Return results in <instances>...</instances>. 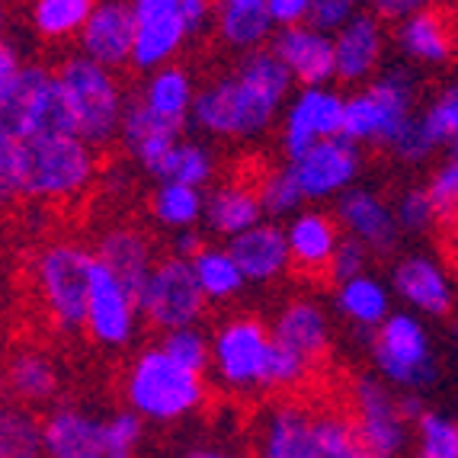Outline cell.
I'll use <instances>...</instances> for the list:
<instances>
[{
	"label": "cell",
	"instance_id": "6da1fadb",
	"mask_svg": "<svg viewBox=\"0 0 458 458\" xmlns=\"http://www.w3.org/2000/svg\"><path fill=\"white\" fill-rule=\"evenodd\" d=\"M292 90V77L269 48L237 55L228 71L196 87L190 125L212 141L253 145L276 129Z\"/></svg>",
	"mask_w": 458,
	"mask_h": 458
},
{
	"label": "cell",
	"instance_id": "7a4b0ae2",
	"mask_svg": "<svg viewBox=\"0 0 458 458\" xmlns=\"http://www.w3.org/2000/svg\"><path fill=\"white\" fill-rule=\"evenodd\" d=\"M119 394L125 411L141 417L145 427H176L206 411L212 385L208 375L180 366L157 344H148L123 366Z\"/></svg>",
	"mask_w": 458,
	"mask_h": 458
},
{
	"label": "cell",
	"instance_id": "3957f363",
	"mask_svg": "<svg viewBox=\"0 0 458 458\" xmlns=\"http://www.w3.org/2000/svg\"><path fill=\"white\" fill-rule=\"evenodd\" d=\"M52 71L68 131L97 148L99 154L109 151L119 138V123L129 103L123 77L87 62L77 52L64 55L62 62L52 64Z\"/></svg>",
	"mask_w": 458,
	"mask_h": 458
},
{
	"label": "cell",
	"instance_id": "277c9868",
	"mask_svg": "<svg viewBox=\"0 0 458 458\" xmlns=\"http://www.w3.org/2000/svg\"><path fill=\"white\" fill-rule=\"evenodd\" d=\"M20 199L42 206L77 202L99 180L97 148L81 141L71 131H42L20 141Z\"/></svg>",
	"mask_w": 458,
	"mask_h": 458
},
{
	"label": "cell",
	"instance_id": "5b68a950",
	"mask_svg": "<svg viewBox=\"0 0 458 458\" xmlns=\"http://www.w3.org/2000/svg\"><path fill=\"white\" fill-rule=\"evenodd\" d=\"M145 433V420L125 407L103 413L77 401H55L42 417L46 458H138Z\"/></svg>",
	"mask_w": 458,
	"mask_h": 458
},
{
	"label": "cell",
	"instance_id": "8992f818",
	"mask_svg": "<svg viewBox=\"0 0 458 458\" xmlns=\"http://www.w3.org/2000/svg\"><path fill=\"white\" fill-rule=\"evenodd\" d=\"M420 106V81L407 64L382 68L362 87L344 97V129L340 135L356 148H385L388 151L404 125Z\"/></svg>",
	"mask_w": 458,
	"mask_h": 458
},
{
	"label": "cell",
	"instance_id": "52a82bcc",
	"mask_svg": "<svg viewBox=\"0 0 458 458\" xmlns=\"http://www.w3.org/2000/svg\"><path fill=\"white\" fill-rule=\"evenodd\" d=\"M90 267L93 250L77 237H55L32 257V289L55 334L74 336L84 330Z\"/></svg>",
	"mask_w": 458,
	"mask_h": 458
},
{
	"label": "cell",
	"instance_id": "ba28073f",
	"mask_svg": "<svg viewBox=\"0 0 458 458\" xmlns=\"http://www.w3.org/2000/svg\"><path fill=\"white\" fill-rule=\"evenodd\" d=\"M269 327L263 318L234 311L208 334V372L215 388L234 401L267 397Z\"/></svg>",
	"mask_w": 458,
	"mask_h": 458
},
{
	"label": "cell",
	"instance_id": "9c48e42d",
	"mask_svg": "<svg viewBox=\"0 0 458 458\" xmlns=\"http://www.w3.org/2000/svg\"><path fill=\"white\" fill-rule=\"evenodd\" d=\"M369 356H372L375 378H382L391 391H413L423 394L439 378L433 334L427 321L411 311H391L378 327L369 334Z\"/></svg>",
	"mask_w": 458,
	"mask_h": 458
},
{
	"label": "cell",
	"instance_id": "30bf717a",
	"mask_svg": "<svg viewBox=\"0 0 458 458\" xmlns=\"http://www.w3.org/2000/svg\"><path fill=\"white\" fill-rule=\"evenodd\" d=\"M141 324H148L157 334L180 327H199L206 321L208 301L199 292L196 279H192L190 260L180 257H157L154 269L148 273L145 285L135 295Z\"/></svg>",
	"mask_w": 458,
	"mask_h": 458
},
{
	"label": "cell",
	"instance_id": "8fae6325",
	"mask_svg": "<svg viewBox=\"0 0 458 458\" xmlns=\"http://www.w3.org/2000/svg\"><path fill=\"white\" fill-rule=\"evenodd\" d=\"M350 420L362 458L411 455V423L397 411V391H391L372 372L356 375L350 382Z\"/></svg>",
	"mask_w": 458,
	"mask_h": 458
},
{
	"label": "cell",
	"instance_id": "7c38bea8",
	"mask_svg": "<svg viewBox=\"0 0 458 458\" xmlns=\"http://www.w3.org/2000/svg\"><path fill=\"white\" fill-rule=\"evenodd\" d=\"M344 97L336 84L295 87L279 113V154L283 161H295L318 141L336 138L344 129Z\"/></svg>",
	"mask_w": 458,
	"mask_h": 458
},
{
	"label": "cell",
	"instance_id": "4fadbf2b",
	"mask_svg": "<svg viewBox=\"0 0 458 458\" xmlns=\"http://www.w3.org/2000/svg\"><path fill=\"white\" fill-rule=\"evenodd\" d=\"M0 129L16 141L42 131H68L55 87V71L46 62H26L16 84L0 99Z\"/></svg>",
	"mask_w": 458,
	"mask_h": 458
},
{
	"label": "cell",
	"instance_id": "5bb4252c",
	"mask_svg": "<svg viewBox=\"0 0 458 458\" xmlns=\"http://www.w3.org/2000/svg\"><path fill=\"white\" fill-rule=\"evenodd\" d=\"M81 334H87L93 346L109 352L129 350L141 334V314H138L135 295L97 260H93L90 283H87L84 330Z\"/></svg>",
	"mask_w": 458,
	"mask_h": 458
},
{
	"label": "cell",
	"instance_id": "9a60e30c",
	"mask_svg": "<svg viewBox=\"0 0 458 458\" xmlns=\"http://www.w3.org/2000/svg\"><path fill=\"white\" fill-rule=\"evenodd\" d=\"M289 167L305 202H330L360 183L366 157H362V148L336 135L298 154L295 161H289Z\"/></svg>",
	"mask_w": 458,
	"mask_h": 458
},
{
	"label": "cell",
	"instance_id": "2e32d148",
	"mask_svg": "<svg viewBox=\"0 0 458 458\" xmlns=\"http://www.w3.org/2000/svg\"><path fill=\"white\" fill-rule=\"evenodd\" d=\"M269 327V344L279 350L292 352L295 360H301L308 369H321V362L330 356L334 346V321L321 298L314 295H295L279 305L273 314Z\"/></svg>",
	"mask_w": 458,
	"mask_h": 458
},
{
	"label": "cell",
	"instance_id": "e0dca14e",
	"mask_svg": "<svg viewBox=\"0 0 458 458\" xmlns=\"http://www.w3.org/2000/svg\"><path fill=\"white\" fill-rule=\"evenodd\" d=\"M129 4L131 26H135L129 68L138 74H148V71H157L164 64H174L190 46L176 0H129Z\"/></svg>",
	"mask_w": 458,
	"mask_h": 458
},
{
	"label": "cell",
	"instance_id": "ac0fdd59",
	"mask_svg": "<svg viewBox=\"0 0 458 458\" xmlns=\"http://www.w3.org/2000/svg\"><path fill=\"white\" fill-rule=\"evenodd\" d=\"M334 46V84L362 87L385 64L388 52V26L372 10H356L340 30L330 36Z\"/></svg>",
	"mask_w": 458,
	"mask_h": 458
},
{
	"label": "cell",
	"instance_id": "d6986e66",
	"mask_svg": "<svg viewBox=\"0 0 458 458\" xmlns=\"http://www.w3.org/2000/svg\"><path fill=\"white\" fill-rule=\"evenodd\" d=\"M334 222L340 225L346 237L360 241L372 257H388L401 247V231H397L394 215H391V199L372 186H350L334 199Z\"/></svg>",
	"mask_w": 458,
	"mask_h": 458
},
{
	"label": "cell",
	"instance_id": "ffe728a7",
	"mask_svg": "<svg viewBox=\"0 0 458 458\" xmlns=\"http://www.w3.org/2000/svg\"><path fill=\"white\" fill-rule=\"evenodd\" d=\"M391 292L407 305L417 318L445 321L455 311V283L443 260L429 253H407L394 263Z\"/></svg>",
	"mask_w": 458,
	"mask_h": 458
},
{
	"label": "cell",
	"instance_id": "44dd1931",
	"mask_svg": "<svg viewBox=\"0 0 458 458\" xmlns=\"http://www.w3.org/2000/svg\"><path fill=\"white\" fill-rule=\"evenodd\" d=\"M131 4L129 0H97L93 13L77 32V55L106 71H125L131 58Z\"/></svg>",
	"mask_w": 458,
	"mask_h": 458
},
{
	"label": "cell",
	"instance_id": "7402d4cb",
	"mask_svg": "<svg viewBox=\"0 0 458 458\" xmlns=\"http://www.w3.org/2000/svg\"><path fill=\"white\" fill-rule=\"evenodd\" d=\"M0 385L13 404L23 407H52L64 388V372L52 352L42 346H16L0 369Z\"/></svg>",
	"mask_w": 458,
	"mask_h": 458
},
{
	"label": "cell",
	"instance_id": "603a6c76",
	"mask_svg": "<svg viewBox=\"0 0 458 458\" xmlns=\"http://www.w3.org/2000/svg\"><path fill=\"white\" fill-rule=\"evenodd\" d=\"M90 250H93V260L103 269H109L131 295H138V289L145 285L148 273L157 263L154 237L135 222H119L103 228Z\"/></svg>",
	"mask_w": 458,
	"mask_h": 458
},
{
	"label": "cell",
	"instance_id": "cb8c5ba5",
	"mask_svg": "<svg viewBox=\"0 0 458 458\" xmlns=\"http://www.w3.org/2000/svg\"><path fill=\"white\" fill-rule=\"evenodd\" d=\"M269 52L283 64L295 87H324L334 84V46L330 36L311 26H285L269 38Z\"/></svg>",
	"mask_w": 458,
	"mask_h": 458
},
{
	"label": "cell",
	"instance_id": "d4e9b609",
	"mask_svg": "<svg viewBox=\"0 0 458 458\" xmlns=\"http://www.w3.org/2000/svg\"><path fill=\"white\" fill-rule=\"evenodd\" d=\"M285 231V247H289V263L308 279H324L334 257L336 244H340V225L334 222V215L324 208H298L289 215L283 225Z\"/></svg>",
	"mask_w": 458,
	"mask_h": 458
},
{
	"label": "cell",
	"instance_id": "484cf974",
	"mask_svg": "<svg viewBox=\"0 0 458 458\" xmlns=\"http://www.w3.org/2000/svg\"><path fill=\"white\" fill-rule=\"evenodd\" d=\"M257 222H263V208L257 190H253V180L225 176V180H215L208 190H202V225L199 228L206 237L231 241Z\"/></svg>",
	"mask_w": 458,
	"mask_h": 458
},
{
	"label": "cell",
	"instance_id": "4316f807",
	"mask_svg": "<svg viewBox=\"0 0 458 458\" xmlns=\"http://www.w3.org/2000/svg\"><path fill=\"white\" fill-rule=\"evenodd\" d=\"M228 253L234 257L237 269L247 285H273L292 273L289 247H285L283 222H257L253 228L241 231L237 237L225 241Z\"/></svg>",
	"mask_w": 458,
	"mask_h": 458
},
{
	"label": "cell",
	"instance_id": "83f0119b",
	"mask_svg": "<svg viewBox=\"0 0 458 458\" xmlns=\"http://www.w3.org/2000/svg\"><path fill=\"white\" fill-rule=\"evenodd\" d=\"M314 411L295 397H283L263 411L250 458H318L311 433Z\"/></svg>",
	"mask_w": 458,
	"mask_h": 458
},
{
	"label": "cell",
	"instance_id": "f1b7e54d",
	"mask_svg": "<svg viewBox=\"0 0 458 458\" xmlns=\"http://www.w3.org/2000/svg\"><path fill=\"white\" fill-rule=\"evenodd\" d=\"M394 26V42L411 64L443 71L455 62V16L445 4L407 16Z\"/></svg>",
	"mask_w": 458,
	"mask_h": 458
},
{
	"label": "cell",
	"instance_id": "f546056e",
	"mask_svg": "<svg viewBox=\"0 0 458 458\" xmlns=\"http://www.w3.org/2000/svg\"><path fill=\"white\" fill-rule=\"evenodd\" d=\"M180 135H186V131L161 123V119L148 113L135 97H129L123 123H119V138H115V145H123V151L129 154V161L138 164L148 176L157 180L164 161H167L170 148L176 145V138Z\"/></svg>",
	"mask_w": 458,
	"mask_h": 458
},
{
	"label": "cell",
	"instance_id": "4dcf8cb0",
	"mask_svg": "<svg viewBox=\"0 0 458 458\" xmlns=\"http://www.w3.org/2000/svg\"><path fill=\"white\" fill-rule=\"evenodd\" d=\"M196 74L186 64L174 62L164 64L157 71H148L141 87H138L135 99L148 109L151 115H157L161 123L183 129L190 125V109L196 99Z\"/></svg>",
	"mask_w": 458,
	"mask_h": 458
},
{
	"label": "cell",
	"instance_id": "1f68e13d",
	"mask_svg": "<svg viewBox=\"0 0 458 458\" xmlns=\"http://www.w3.org/2000/svg\"><path fill=\"white\" fill-rule=\"evenodd\" d=\"M273 32L276 30L269 23L263 0H215L212 36L234 58L257 52V48H267Z\"/></svg>",
	"mask_w": 458,
	"mask_h": 458
},
{
	"label": "cell",
	"instance_id": "d6a6232c",
	"mask_svg": "<svg viewBox=\"0 0 458 458\" xmlns=\"http://www.w3.org/2000/svg\"><path fill=\"white\" fill-rule=\"evenodd\" d=\"M334 311L356 330L372 334L394 311L391 308V289L372 269L352 276V279H344V283H334Z\"/></svg>",
	"mask_w": 458,
	"mask_h": 458
},
{
	"label": "cell",
	"instance_id": "836d02e7",
	"mask_svg": "<svg viewBox=\"0 0 458 458\" xmlns=\"http://www.w3.org/2000/svg\"><path fill=\"white\" fill-rule=\"evenodd\" d=\"M190 269H192V279H196L199 292H202V298H206L208 305H228V301L244 295V289H247L244 276L237 269L228 247L215 244V241L202 244V250L190 260Z\"/></svg>",
	"mask_w": 458,
	"mask_h": 458
},
{
	"label": "cell",
	"instance_id": "e575fe53",
	"mask_svg": "<svg viewBox=\"0 0 458 458\" xmlns=\"http://www.w3.org/2000/svg\"><path fill=\"white\" fill-rule=\"evenodd\" d=\"M97 0H26V26L46 46L74 42Z\"/></svg>",
	"mask_w": 458,
	"mask_h": 458
},
{
	"label": "cell",
	"instance_id": "d590c367",
	"mask_svg": "<svg viewBox=\"0 0 458 458\" xmlns=\"http://www.w3.org/2000/svg\"><path fill=\"white\" fill-rule=\"evenodd\" d=\"M148 218L154 228L167 231H186L202 225V190L176 180H157L154 190L148 192Z\"/></svg>",
	"mask_w": 458,
	"mask_h": 458
},
{
	"label": "cell",
	"instance_id": "8d00e7d4",
	"mask_svg": "<svg viewBox=\"0 0 458 458\" xmlns=\"http://www.w3.org/2000/svg\"><path fill=\"white\" fill-rule=\"evenodd\" d=\"M218 170H222V161L208 141L180 135L176 145L170 148L157 180H176V183L196 186V190H208L218 180Z\"/></svg>",
	"mask_w": 458,
	"mask_h": 458
},
{
	"label": "cell",
	"instance_id": "74e56055",
	"mask_svg": "<svg viewBox=\"0 0 458 458\" xmlns=\"http://www.w3.org/2000/svg\"><path fill=\"white\" fill-rule=\"evenodd\" d=\"M0 458H46L42 417L30 407L0 401Z\"/></svg>",
	"mask_w": 458,
	"mask_h": 458
},
{
	"label": "cell",
	"instance_id": "f35d334b",
	"mask_svg": "<svg viewBox=\"0 0 458 458\" xmlns=\"http://www.w3.org/2000/svg\"><path fill=\"white\" fill-rule=\"evenodd\" d=\"M253 190H257V199H260L263 218H269V222H283V218L295 215L298 208H305L301 190H298L292 167L285 161L263 167L257 174V180H253Z\"/></svg>",
	"mask_w": 458,
	"mask_h": 458
},
{
	"label": "cell",
	"instance_id": "ab89813d",
	"mask_svg": "<svg viewBox=\"0 0 458 458\" xmlns=\"http://www.w3.org/2000/svg\"><path fill=\"white\" fill-rule=\"evenodd\" d=\"M417 129L427 135V141L439 151H455L458 141V90L455 84H445L443 90H436L433 97L417 106Z\"/></svg>",
	"mask_w": 458,
	"mask_h": 458
},
{
	"label": "cell",
	"instance_id": "60d3db41",
	"mask_svg": "<svg viewBox=\"0 0 458 458\" xmlns=\"http://www.w3.org/2000/svg\"><path fill=\"white\" fill-rule=\"evenodd\" d=\"M413 458H458V423L443 411H427L411 427Z\"/></svg>",
	"mask_w": 458,
	"mask_h": 458
},
{
	"label": "cell",
	"instance_id": "b9f144b4",
	"mask_svg": "<svg viewBox=\"0 0 458 458\" xmlns=\"http://www.w3.org/2000/svg\"><path fill=\"white\" fill-rule=\"evenodd\" d=\"M314 433V455L318 458H362L360 439H356V429L346 411H314L311 420Z\"/></svg>",
	"mask_w": 458,
	"mask_h": 458
},
{
	"label": "cell",
	"instance_id": "7bdbcfd3",
	"mask_svg": "<svg viewBox=\"0 0 458 458\" xmlns=\"http://www.w3.org/2000/svg\"><path fill=\"white\" fill-rule=\"evenodd\" d=\"M423 192H427V202L436 215V225L452 228L458 215V154L455 151H445L443 157L433 164L427 183H423Z\"/></svg>",
	"mask_w": 458,
	"mask_h": 458
},
{
	"label": "cell",
	"instance_id": "ee69618b",
	"mask_svg": "<svg viewBox=\"0 0 458 458\" xmlns=\"http://www.w3.org/2000/svg\"><path fill=\"white\" fill-rule=\"evenodd\" d=\"M164 352L170 360H176L180 366L192 369V372H208V334L206 327H180V330H167L157 340Z\"/></svg>",
	"mask_w": 458,
	"mask_h": 458
},
{
	"label": "cell",
	"instance_id": "f6af8a7d",
	"mask_svg": "<svg viewBox=\"0 0 458 458\" xmlns=\"http://www.w3.org/2000/svg\"><path fill=\"white\" fill-rule=\"evenodd\" d=\"M391 215H394L397 231L401 234H429L436 228V215L427 202V192L423 186L411 183L391 199Z\"/></svg>",
	"mask_w": 458,
	"mask_h": 458
},
{
	"label": "cell",
	"instance_id": "bcb514c9",
	"mask_svg": "<svg viewBox=\"0 0 458 458\" xmlns=\"http://www.w3.org/2000/svg\"><path fill=\"white\" fill-rule=\"evenodd\" d=\"M369 263H372V253L360 244V241H352V237H340V244H336L334 257H330V267H327V279L334 283H344V279H352V276L369 273Z\"/></svg>",
	"mask_w": 458,
	"mask_h": 458
},
{
	"label": "cell",
	"instance_id": "7dc6e473",
	"mask_svg": "<svg viewBox=\"0 0 458 458\" xmlns=\"http://www.w3.org/2000/svg\"><path fill=\"white\" fill-rule=\"evenodd\" d=\"M20 141L0 129V208L20 199Z\"/></svg>",
	"mask_w": 458,
	"mask_h": 458
},
{
	"label": "cell",
	"instance_id": "c3c4849f",
	"mask_svg": "<svg viewBox=\"0 0 458 458\" xmlns=\"http://www.w3.org/2000/svg\"><path fill=\"white\" fill-rule=\"evenodd\" d=\"M356 10H360L356 7V0H311V4H308L305 26L324 32V36H334Z\"/></svg>",
	"mask_w": 458,
	"mask_h": 458
},
{
	"label": "cell",
	"instance_id": "681fc988",
	"mask_svg": "<svg viewBox=\"0 0 458 458\" xmlns=\"http://www.w3.org/2000/svg\"><path fill=\"white\" fill-rule=\"evenodd\" d=\"M176 10H180V20H183L190 42H196V38L212 32L215 0H176Z\"/></svg>",
	"mask_w": 458,
	"mask_h": 458
},
{
	"label": "cell",
	"instance_id": "f907efd6",
	"mask_svg": "<svg viewBox=\"0 0 458 458\" xmlns=\"http://www.w3.org/2000/svg\"><path fill=\"white\" fill-rule=\"evenodd\" d=\"M445 0H378V7L372 10L382 23H401L407 16L413 13H423V10H433V7H443Z\"/></svg>",
	"mask_w": 458,
	"mask_h": 458
},
{
	"label": "cell",
	"instance_id": "816d5d0a",
	"mask_svg": "<svg viewBox=\"0 0 458 458\" xmlns=\"http://www.w3.org/2000/svg\"><path fill=\"white\" fill-rule=\"evenodd\" d=\"M263 4H267V16L273 30H285V26L305 23L311 0H263Z\"/></svg>",
	"mask_w": 458,
	"mask_h": 458
},
{
	"label": "cell",
	"instance_id": "f5cc1de1",
	"mask_svg": "<svg viewBox=\"0 0 458 458\" xmlns=\"http://www.w3.org/2000/svg\"><path fill=\"white\" fill-rule=\"evenodd\" d=\"M23 64H26V58H23V52H20V46H16L13 38L10 36L0 38V99L7 97L10 87L16 84V77H20Z\"/></svg>",
	"mask_w": 458,
	"mask_h": 458
},
{
	"label": "cell",
	"instance_id": "db71d44e",
	"mask_svg": "<svg viewBox=\"0 0 458 458\" xmlns=\"http://www.w3.org/2000/svg\"><path fill=\"white\" fill-rule=\"evenodd\" d=\"M208 237L202 234V228H186V231H174L170 234V257H180V260H192Z\"/></svg>",
	"mask_w": 458,
	"mask_h": 458
},
{
	"label": "cell",
	"instance_id": "11a10c76",
	"mask_svg": "<svg viewBox=\"0 0 458 458\" xmlns=\"http://www.w3.org/2000/svg\"><path fill=\"white\" fill-rule=\"evenodd\" d=\"M180 458H250V452L231 443H196Z\"/></svg>",
	"mask_w": 458,
	"mask_h": 458
},
{
	"label": "cell",
	"instance_id": "9f6ffc18",
	"mask_svg": "<svg viewBox=\"0 0 458 458\" xmlns=\"http://www.w3.org/2000/svg\"><path fill=\"white\" fill-rule=\"evenodd\" d=\"M10 26H13V10L7 0H0V38L10 36Z\"/></svg>",
	"mask_w": 458,
	"mask_h": 458
},
{
	"label": "cell",
	"instance_id": "6f0895ef",
	"mask_svg": "<svg viewBox=\"0 0 458 458\" xmlns=\"http://www.w3.org/2000/svg\"><path fill=\"white\" fill-rule=\"evenodd\" d=\"M356 7H360V10H375V7H378V0H356Z\"/></svg>",
	"mask_w": 458,
	"mask_h": 458
},
{
	"label": "cell",
	"instance_id": "680465c9",
	"mask_svg": "<svg viewBox=\"0 0 458 458\" xmlns=\"http://www.w3.org/2000/svg\"><path fill=\"white\" fill-rule=\"evenodd\" d=\"M7 4H26V0H7Z\"/></svg>",
	"mask_w": 458,
	"mask_h": 458
}]
</instances>
